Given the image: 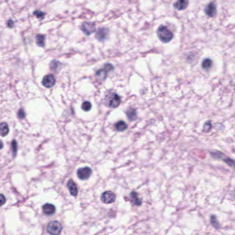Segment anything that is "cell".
<instances>
[{
	"mask_svg": "<svg viewBox=\"0 0 235 235\" xmlns=\"http://www.w3.org/2000/svg\"><path fill=\"white\" fill-rule=\"evenodd\" d=\"M92 172V170L88 167L80 168L77 170V176L80 180H87L90 177Z\"/></svg>",
	"mask_w": 235,
	"mask_h": 235,
	"instance_id": "5",
	"label": "cell"
},
{
	"mask_svg": "<svg viewBox=\"0 0 235 235\" xmlns=\"http://www.w3.org/2000/svg\"><path fill=\"white\" fill-rule=\"evenodd\" d=\"M205 13L208 17L215 16L217 13L216 6L215 3L211 2L208 3L205 8Z\"/></svg>",
	"mask_w": 235,
	"mask_h": 235,
	"instance_id": "8",
	"label": "cell"
},
{
	"mask_svg": "<svg viewBox=\"0 0 235 235\" xmlns=\"http://www.w3.org/2000/svg\"><path fill=\"white\" fill-rule=\"evenodd\" d=\"M210 220H211V224H212V225H213L214 227L216 228V229H218V228H220V224L216 216L212 215L211 216Z\"/></svg>",
	"mask_w": 235,
	"mask_h": 235,
	"instance_id": "21",
	"label": "cell"
},
{
	"mask_svg": "<svg viewBox=\"0 0 235 235\" xmlns=\"http://www.w3.org/2000/svg\"><path fill=\"white\" fill-rule=\"evenodd\" d=\"M101 200L104 204H112L115 201V194L110 191H105L101 195Z\"/></svg>",
	"mask_w": 235,
	"mask_h": 235,
	"instance_id": "4",
	"label": "cell"
},
{
	"mask_svg": "<svg viewBox=\"0 0 235 235\" xmlns=\"http://www.w3.org/2000/svg\"><path fill=\"white\" fill-rule=\"evenodd\" d=\"M37 45L40 47H44L45 45V37L43 35L38 34L36 37Z\"/></svg>",
	"mask_w": 235,
	"mask_h": 235,
	"instance_id": "17",
	"label": "cell"
},
{
	"mask_svg": "<svg viewBox=\"0 0 235 235\" xmlns=\"http://www.w3.org/2000/svg\"><path fill=\"white\" fill-rule=\"evenodd\" d=\"M211 155L213 158L215 159H220L222 158L225 156V154L222 152L216 151V152H211Z\"/></svg>",
	"mask_w": 235,
	"mask_h": 235,
	"instance_id": "23",
	"label": "cell"
},
{
	"mask_svg": "<svg viewBox=\"0 0 235 235\" xmlns=\"http://www.w3.org/2000/svg\"><path fill=\"white\" fill-rule=\"evenodd\" d=\"M56 79L52 74H48L43 78L42 81V85L46 87L49 88L54 86Z\"/></svg>",
	"mask_w": 235,
	"mask_h": 235,
	"instance_id": "7",
	"label": "cell"
},
{
	"mask_svg": "<svg viewBox=\"0 0 235 235\" xmlns=\"http://www.w3.org/2000/svg\"><path fill=\"white\" fill-rule=\"evenodd\" d=\"M189 2L187 1L182 0L176 1L174 3L173 6L175 9L178 10H183L186 9L188 6Z\"/></svg>",
	"mask_w": 235,
	"mask_h": 235,
	"instance_id": "11",
	"label": "cell"
},
{
	"mask_svg": "<svg viewBox=\"0 0 235 235\" xmlns=\"http://www.w3.org/2000/svg\"><path fill=\"white\" fill-rule=\"evenodd\" d=\"M103 69H104L107 72H108L113 70L114 69V67L111 64L108 63V64L105 65Z\"/></svg>",
	"mask_w": 235,
	"mask_h": 235,
	"instance_id": "28",
	"label": "cell"
},
{
	"mask_svg": "<svg viewBox=\"0 0 235 235\" xmlns=\"http://www.w3.org/2000/svg\"><path fill=\"white\" fill-rule=\"evenodd\" d=\"M43 210L46 215L51 216L55 213L56 208L55 206L52 204H46L43 205Z\"/></svg>",
	"mask_w": 235,
	"mask_h": 235,
	"instance_id": "12",
	"label": "cell"
},
{
	"mask_svg": "<svg viewBox=\"0 0 235 235\" xmlns=\"http://www.w3.org/2000/svg\"><path fill=\"white\" fill-rule=\"evenodd\" d=\"M82 108L85 112H88L91 109V104L88 101L84 102L82 104Z\"/></svg>",
	"mask_w": 235,
	"mask_h": 235,
	"instance_id": "22",
	"label": "cell"
},
{
	"mask_svg": "<svg viewBox=\"0 0 235 235\" xmlns=\"http://www.w3.org/2000/svg\"><path fill=\"white\" fill-rule=\"evenodd\" d=\"M212 126L211 121H207L204 124L203 132H208L212 128Z\"/></svg>",
	"mask_w": 235,
	"mask_h": 235,
	"instance_id": "24",
	"label": "cell"
},
{
	"mask_svg": "<svg viewBox=\"0 0 235 235\" xmlns=\"http://www.w3.org/2000/svg\"><path fill=\"white\" fill-rule=\"evenodd\" d=\"M60 65L61 64H60V62H58V61H56V60H53L50 64V68L52 70L56 71L58 69V67H59Z\"/></svg>",
	"mask_w": 235,
	"mask_h": 235,
	"instance_id": "20",
	"label": "cell"
},
{
	"mask_svg": "<svg viewBox=\"0 0 235 235\" xmlns=\"http://www.w3.org/2000/svg\"><path fill=\"white\" fill-rule=\"evenodd\" d=\"M18 116L20 119H23L25 117V113L23 108H20L18 111Z\"/></svg>",
	"mask_w": 235,
	"mask_h": 235,
	"instance_id": "29",
	"label": "cell"
},
{
	"mask_svg": "<svg viewBox=\"0 0 235 235\" xmlns=\"http://www.w3.org/2000/svg\"><path fill=\"white\" fill-rule=\"evenodd\" d=\"M9 132V128L6 123L2 122L0 123V136H5L8 134Z\"/></svg>",
	"mask_w": 235,
	"mask_h": 235,
	"instance_id": "14",
	"label": "cell"
},
{
	"mask_svg": "<svg viewBox=\"0 0 235 235\" xmlns=\"http://www.w3.org/2000/svg\"><path fill=\"white\" fill-rule=\"evenodd\" d=\"M3 143L2 141L0 140V150L2 149L3 148Z\"/></svg>",
	"mask_w": 235,
	"mask_h": 235,
	"instance_id": "32",
	"label": "cell"
},
{
	"mask_svg": "<svg viewBox=\"0 0 235 235\" xmlns=\"http://www.w3.org/2000/svg\"><path fill=\"white\" fill-rule=\"evenodd\" d=\"M33 14L38 19H43L45 15V13L40 10L34 11Z\"/></svg>",
	"mask_w": 235,
	"mask_h": 235,
	"instance_id": "25",
	"label": "cell"
},
{
	"mask_svg": "<svg viewBox=\"0 0 235 235\" xmlns=\"http://www.w3.org/2000/svg\"><path fill=\"white\" fill-rule=\"evenodd\" d=\"M7 26L10 27V28H12L14 26V23L12 20H9L7 21Z\"/></svg>",
	"mask_w": 235,
	"mask_h": 235,
	"instance_id": "31",
	"label": "cell"
},
{
	"mask_svg": "<svg viewBox=\"0 0 235 235\" xmlns=\"http://www.w3.org/2000/svg\"><path fill=\"white\" fill-rule=\"evenodd\" d=\"M157 35L159 39L164 43H169L173 38V34L166 26L161 25L157 30Z\"/></svg>",
	"mask_w": 235,
	"mask_h": 235,
	"instance_id": "1",
	"label": "cell"
},
{
	"mask_svg": "<svg viewBox=\"0 0 235 235\" xmlns=\"http://www.w3.org/2000/svg\"><path fill=\"white\" fill-rule=\"evenodd\" d=\"M224 161L227 164L228 166L231 167L234 166L235 161L230 157H225L223 159Z\"/></svg>",
	"mask_w": 235,
	"mask_h": 235,
	"instance_id": "27",
	"label": "cell"
},
{
	"mask_svg": "<svg viewBox=\"0 0 235 235\" xmlns=\"http://www.w3.org/2000/svg\"><path fill=\"white\" fill-rule=\"evenodd\" d=\"M6 202V199L4 195L2 194H0V206H2Z\"/></svg>",
	"mask_w": 235,
	"mask_h": 235,
	"instance_id": "30",
	"label": "cell"
},
{
	"mask_svg": "<svg viewBox=\"0 0 235 235\" xmlns=\"http://www.w3.org/2000/svg\"><path fill=\"white\" fill-rule=\"evenodd\" d=\"M12 151L14 156H15L17 152V143L15 140L13 141L12 142Z\"/></svg>",
	"mask_w": 235,
	"mask_h": 235,
	"instance_id": "26",
	"label": "cell"
},
{
	"mask_svg": "<svg viewBox=\"0 0 235 235\" xmlns=\"http://www.w3.org/2000/svg\"><path fill=\"white\" fill-rule=\"evenodd\" d=\"M67 187L70 193L72 196H73V197L77 196L78 193V190L76 184L74 183L73 180L70 179L68 181Z\"/></svg>",
	"mask_w": 235,
	"mask_h": 235,
	"instance_id": "9",
	"label": "cell"
},
{
	"mask_svg": "<svg viewBox=\"0 0 235 235\" xmlns=\"http://www.w3.org/2000/svg\"><path fill=\"white\" fill-rule=\"evenodd\" d=\"M127 117L130 121H134L137 118V113L136 109L134 108H130L127 109L126 112Z\"/></svg>",
	"mask_w": 235,
	"mask_h": 235,
	"instance_id": "15",
	"label": "cell"
},
{
	"mask_svg": "<svg viewBox=\"0 0 235 235\" xmlns=\"http://www.w3.org/2000/svg\"><path fill=\"white\" fill-rule=\"evenodd\" d=\"M108 30L106 28H100L96 35V38L99 41H103L108 35Z\"/></svg>",
	"mask_w": 235,
	"mask_h": 235,
	"instance_id": "10",
	"label": "cell"
},
{
	"mask_svg": "<svg viewBox=\"0 0 235 235\" xmlns=\"http://www.w3.org/2000/svg\"><path fill=\"white\" fill-rule=\"evenodd\" d=\"M105 103L108 107L110 108H116L120 104V98L116 93L109 92L106 95Z\"/></svg>",
	"mask_w": 235,
	"mask_h": 235,
	"instance_id": "2",
	"label": "cell"
},
{
	"mask_svg": "<svg viewBox=\"0 0 235 235\" xmlns=\"http://www.w3.org/2000/svg\"><path fill=\"white\" fill-rule=\"evenodd\" d=\"M212 65L213 62L211 59L210 58H205L202 62V67L204 69L208 70L212 67Z\"/></svg>",
	"mask_w": 235,
	"mask_h": 235,
	"instance_id": "18",
	"label": "cell"
},
{
	"mask_svg": "<svg viewBox=\"0 0 235 235\" xmlns=\"http://www.w3.org/2000/svg\"><path fill=\"white\" fill-rule=\"evenodd\" d=\"M81 29L85 35L90 36L95 31L96 26L93 23L85 22L82 24Z\"/></svg>",
	"mask_w": 235,
	"mask_h": 235,
	"instance_id": "6",
	"label": "cell"
},
{
	"mask_svg": "<svg viewBox=\"0 0 235 235\" xmlns=\"http://www.w3.org/2000/svg\"><path fill=\"white\" fill-rule=\"evenodd\" d=\"M131 201L136 206H140L142 204L141 200L138 198V194L136 191H132L130 194Z\"/></svg>",
	"mask_w": 235,
	"mask_h": 235,
	"instance_id": "13",
	"label": "cell"
},
{
	"mask_svg": "<svg viewBox=\"0 0 235 235\" xmlns=\"http://www.w3.org/2000/svg\"><path fill=\"white\" fill-rule=\"evenodd\" d=\"M107 72L104 69H99L96 72V75L98 78H99L102 81H104L107 77Z\"/></svg>",
	"mask_w": 235,
	"mask_h": 235,
	"instance_id": "19",
	"label": "cell"
},
{
	"mask_svg": "<svg viewBox=\"0 0 235 235\" xmlns=\"http://www.w3.org/2000/svg\"><path fill=\"white\" fill-rule=\"evenodd\" d=\"M47 229L51 235H59L63 230V226L58 221H51L48 224Z\"/></svg>",
	"mask_w": 235,
	"mask_h": 235,
	"instance_id": "3",
	"label": "cell"
},
{
	"mask_svg": "<svg viewBox=\"0 0 235 235\" xmlns=\"http://www.w3.org/2000/svg\"><path fill=\"white\" fill-rule=\"evenodd\" d=\"M128 125L125 122L123 121H118L115 124V128L118 132H123L127 129Z\"/></svg>",
	"mask_w": 235,
	"mask_h": 235,
	"instance_id": "16",
	"label": "cell"
}]
</instances>
